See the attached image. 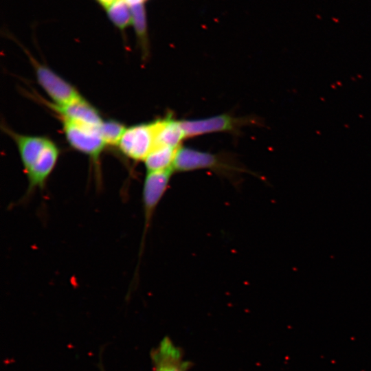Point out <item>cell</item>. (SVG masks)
<instances>
[{
    "label": "cell",
    "mask_w": 371,
    "mask_h": 371,
    "mask_svg": "<svg viewBox=\"0 0 371 371\" xmlns=\"http://www.w3.org/2000/svg\"><path fill=\"white\" fill-rule=\"evenodd\" d=\"M5 133L14 142L27 179L25 197L37 189H43L54 169L59 157V149L49 138L16 133L6 126Z\"/></svg>",
    "instance_id": "cell-1"
},
{
    "label": "cell",
    "mask_w": 371,
    "mask_h": 371,
    "mask_svg": "<svg viewBox=\"0 0 371 371\" xmlns=\"http://www.w3.org/2000/svg\"><path fill=\"white\" fill-rule=\"evenodd\" d=\"M67 141L75 150L87 155L98 165L100 155L106 146L98 127L59 117Z\"/></svg>",
    "instance_id": "cell-2"
},
{
    "label": "cell",
    "mask_w": 371,
    "mask_h": 371,
    "mask_svg": "<svg viewBox=\"0 0 371 371\" xmlns=\"http://www.w3.org/2000/svg\"><path fill=\"white\" fill-rule=\"evenodd\" d=\"M38 83L56 105L71 104L84 98L75 87L46 65L29 56Z\"/></svg>",
    "instance_id": "cell-3"
},
{
    "label": "cell",
    "mask_w": 371,
    "mask_h": 371,
    "mask_svg": "<svg viewBox=\"0 0 371 371\" xmlns=\"http://www.w3.org/2000/svg\"><path fill=\"white\" fill-rule=\"evenodd\" d=\"M173 170L146 172L142 188V206L144 212V229L140 253L144 249L147 232L150 228L154 213L165 194L173 174Z\"/></svg>",
    "instance_id": "cell-4"
},
{
    "label": "cell",
    "mask_w": 371,
    "mask_h": 371,
    "mask_svg": "<svg viewBox=\"0 0 371 371\" xmlns=\"http://www.w3.org/2000/svg\"><path fill=\"white\" fill-rule=\"evenodd\" d=\"M155 121L126 128L117 145L121 153L134 161H144L155 145Z\"/></svg>",
    "instance_id": "cell-5"
},
{
    "label": "cell",
    "mask_w": 371,
    "mask_h": 371,
    "mask_svg": "<svg viewBox=\"0 0 371 371\" xmlns=\"http://www.w3.org/2000/svg\"><path fill=\"white\" fill-rule=\"evenodd\" d=\"M232 169L219 156L191 148L179 147L173 164L174 172H189L210 169L223 171Z\"/></svg>",
    "instance_id": "cell-6"
},
{
    "label": "cell",
    "mask_w": 371,
    "mask_h": 371,
    "mask_svg": "<svg viewBox=\"0 0 371 371\" xmlns=\"http://www.w3.org/2000/svg\"><path fill=\"white\" fill-rule=\"evenodd\" d=\"M240 124V120L227 114L203 119L181 120L186 138L211 133L231 131Z\"/></svg>",
    "instance_id": "cell-7"
},
{
    "label": "cell",
    "mask_w": 371,
    "mask_h": 371,
    "mask_svg": "<svg viewBox=\"0 0 371 371\" xmlns=\"http://www.w3.org/2000/svg\"><path fill=\"white\" fill-rule=\"evenodd\" d=\"M46 103L58 117L96 127L103 121L99 111L85 98L65 105Z\"/></svg>",
    "instance_id": "cell-8"
},
{
    "label": "cell",
    "mask_w": 371,
    "mask_h": 371,
    "mask_svg": "<svg viewBox=\"0 0 371 371\" xmlns=\"http://www.w3.org/2000/svg\"><path fill=\"white\" fill-rule=\"evenodd\" d=\"M155 371H188L190 365L183 359L180 348L165 337L152 353Z\"/></svg>",
    "instance_id": "cell-9"
},
{
    "label": "cell",
    "mask_w": 371,
    "mask_h": 371,
    "mask_svg": "<svg viewBox=\"0 0 371 371\" xmlns=\"http://www.w3.org/2000/svg\"><path fill=\"white\" fill-rule=\"evenodd\" d=\"M184 138L186 136L181 121L176 120L171 115L155 120L154 146H164L177 148Z\"/></svg>",
    "instance_id": "cell-10"
},
{
    "label": "cell",
    "mask_w": 371,
    "mask_h": 371,
    "mask_svg": "<svg viewBox=\"0 0 371 371\" xmlns=\"http://www.w3.org/2000/svg\"><path fill=\"white\" fill-rule=\"evenodd\" d=\"M177 149L164 146H154L143 161L146 172L173 170Z\"/></svg>",
    "instance_id": "cell-11"
},
{
    "label": "cell",
    "mask_w": 371,
    "mask_h": 371,
    "mask_svg": "<svg viewBox=\"0 0 371 371\" xmlns=\"http://www.w3.org/2000/svg\"><path fill=\"white\" fill-rule=\"evenodd\" d=\"M131 10L133 19L132 25L137 38L143 58L146 59L148 56L149 45L144 3L131 5Z\"/></svg>",
    "instance_id": "cell-12"
},
{
    "label": "cell",
    "mask_w": 371,
    "mask_h": 371,
    "mask_svg": "<svg viewBox=\"0 0 371 371\" xmlns=\"http://www.w3.org/2000/svg\"><path fill=\"white\" fill-rule=\"evenodd\" d=\"M106 10L110 21L120 30H124L128 26L132 25L131 5L126 0L117 1Z\"/></svg>",
    "instance_id": "cell-13"
},
{
    "label": "cell",
    "mask_w": 371,
    "mask_h": 371,
    "mask_svg": "<svg viewBox=\"0 0 371 371\" xmlns=\"http://www.w3.org/2000/svg\"><path fill=\"white\" fill-rule=\"evenodd\" d=\"M98 128L106 146H117L126 127L121 122L110 119L103 120Z\"/></svg>",
    "instance_id": "cell-14"
},
{
    "label": "cell",
    "mask_w": 371,
    "mask_h": 371,
    "mask_svg": "<svg viewBox=\"0 0 371 371\" xmlns=\"http://www.w3.org/2000/svg\"><path fill=\"white\" fill-rule=\"evenodd\" d=\"M118 0H97V1L106 10Z\"/></svg>",
    "instance_id": "cell-15"
}]
</instances>
